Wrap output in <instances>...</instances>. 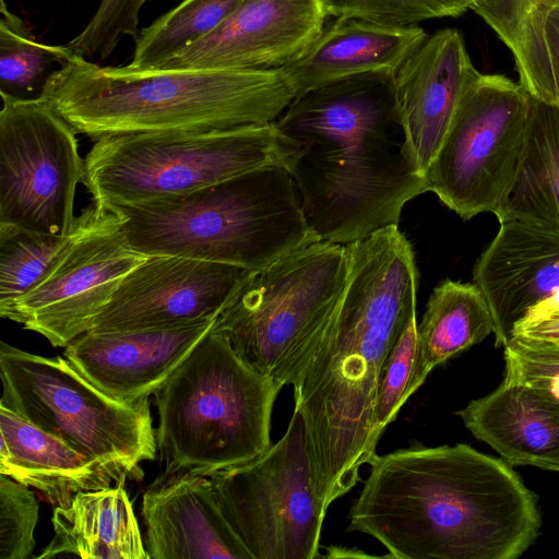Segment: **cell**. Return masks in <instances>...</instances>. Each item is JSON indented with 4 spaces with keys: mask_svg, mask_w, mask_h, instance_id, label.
<instances>
[{
    "mask_svg": "<svg viewBox=\"0 0 559 559\" xmlns=\"http://www.w3.org/2000/svg\"><path fill=\"white\" fill-rule=\"evenodd\" d=\"M344 289L298 382L301 413L324 507L360 480L377 455V390L384 361L416 316L418 271L411 242L397 225L346 245Z\"/></svg>",
    "mask_w": 559,
    "mask_h": 559,
    "instance_id": "cell-1",
    "label": "cell"
},
{
    "mask_svg": "<svg viewBox=\"0 0 559 559\" xmlns=\"http://www.w3.org/2000/svg\"><path fill=\"white\" fill-rule=\"evenodd\" d=\"M348 514L397 559H516L536 540V496L502 459L472 447L376 455Z\"/></svg>",
    "mask_w": 559,
    "mask_h": 559,
    "instance_id": "cell-2",
    "label": "cell"
},
{
    "mask_svg": "<svg viewBox=\"0 0 559 559\" xmlns=\"http://www.w3.org/2000/svg\"><path fill=\"white\" fill-rule=\"evenodd\" d=\"M299 146L290 169L317 240L347 245L399 225L427 192L401 120L393 74H368L295 96L274 121Z\"/></svg>",
    "mask_w": 559,
    "mask_h": 559,
    "instance_id": "cell-3",
    "label": "cell"
},
{
    "mask_svg": "<svg viewBox=\"0 0 559 559\" xmlns=\"http://www.w3.org/2000/svg\"><path fill=\"white\" fill-rule=\"evenodd\" d=\"M39 97L93 139L136 132H197L274 122L295 93L282 68L103 67L73 51Z\"/></svg>",
    "mask_w": 559,
    "mask_h": 559,
    "instance_id": "cell-4",
    "label": "cell"
},
{
    "mask_svg": "<svg viewBox=\"0 0 559 559\" xmlns=\"http://www.w3.org/2000/svg\"><path fill=\"white\" fill-rule=\"evenodd\" d=\"M116 210L139 253L176 255L257 271L317 241L290 169L267 166L183 197Z\"/></svg>",
    "mask_w": 559,
    "mask_h": 559,
    "instance_id": "cell-5",
    "label": "cell"
},
{
    "mask_svg": "<svg viewBox=\"0 0 559 559\" xmlns=\"http://www.w3.org/2000/svg\"><path fill=\"white\" fill-rule=\"evenodd\" d=\"M281 390L211 328L153 393L163 475L210 476L264 452Z\"/></svg>",
    "mask_w": 559,
    "mask_h": 559,
    "instance_id": "cell-6",
    "label": "cell"
},
{
    "mask_svg": "<svg viewBox=\"0 0 559 559\" xmlns=\"http://www.w3.org/2000/svg\"><path fill=\"white\" fill-rule=\"evenodd\" d=\"M296 142L274 122L197 132H136L96 139L83 185L109 209L175 199L267 166L293 168Z\"/></svg>",
    "mask_w": 559,
    "mask_h": 559,
    "instance_id": "cell-7",
    "label": "cell"
},
{
    "mask_svg": "<svg viewBox=\"0 0 559 559\" xmlns=\"http://www.w3.org/2000/svg\"><path fill=\"white\" fill-rule=\"evenodd\" d=\"M346 245L317 240L253 271L212 329L280 388L298 382L342 296Z\"/></svg>",
    "mask_w": 559,
    "mask_h": 559,
    "instance_id": "cell-8",
    "label": "cell"
},
{
    "mask_svg": "<svg viewBox=\"0 0 559 559\" xmlns=\"http://www.w3.org/2000/svg\"><path fill=\"white\" fill-rule=\"evenodd\" d=\"M0 405L100 463L123 485L141 480L157 452L148 399L118 401L63 356L45 357L0 343Z\"/></svg>",
    "mask_w": 559,
    "mask_h": 559,
    "instance_id": "cell-9",
    "label": "cell"
},
{
    "mask_svg": "<svg viewBox=\"0 0 559 559\" xmlns=\"http://www.w3.org/2000/svg\"><path fill=\"white\" fill-rule=\"evenodd\" d=\"M252 559L319 557L323 504L308 433L295 407L283 437L254 459L209 476Z\"/></svg>",
    "mask_w": 559,
    "mask_h": 559,
    "instance_id": "cell-10",
    "label": "cell"
},
{
    "mask_svg": "<svg viewBox=\"0 0 559 559\" xmlns=\"http://www.w3.org/2000/svg\"><path fill=\"white\" fill-rule=\"evenodd\" d=\"M531 105L519 82L478 72L427 169V192L464 221L495 214L520 167Z\"/></svg>",
    "mask_w": 559,
    "mask_h": 559,
    "instance_id": "cell-11",
    "label": "cell"
},
{
    "mask_svg": "<svg viewBox=\"0 0 559 559\" xmlns=\"http://www.w3.org/2000/svg\"><path fill=\"white\" fill-rule=\"evenodd\" d=\"M0 95V225L69 234L85 171L76 131L39 96Z\"/></svg>",
    "mask_w": 559,
    "mask_h": 559,
    "instance_id": "cell-12",
    "label": "cell"
},
{
    "mask_svg": "<svg viewBox=\"0 0 559 559\" xmlns=\"http://www.w3.org/2000/svg\"><path fill=\"white\" fill-rule=\"evenodd\" d=\"M121 225L120 214L107 207L29 292L0 309V316L56 347L90 331L122 280L147 259L128 245Z\"/></svg>",
    "mask_w": 559,
    "mask_h": 559,
    "instance_id": "cell-13",
    "label": "cell"
},
{
    "mask_svg": "<svg viewBox=\"0 0 559 559\" xmlns=\"http://www.w3.org/2000/svg\"><path fill=\"white\" fill-rule=\"evenodd\" d=\"M253 271L176 255H150L122 280L90 331L124 332L215 320Z\"/></svg>",
    "mask_w": 559,
    "mask_h": 559,
    "instance_id": "cell-14",
    "label": "cell"
},
{
    "mask_svg": "<svg viewBox=\"0 0 559 559\" xmlns=\"http://www.w3.org/2000/svg\"><path fill=\"white\" fill-rule=\"evenodd\" d=\"M328 17L322 0H245L212 33L159 67L283 68L313 41Z\"/></svg>",
    "mask_w": 559,
    "mask_h": 559,
    "instance_id": "cell-15",
    "label": "cell"
},
{
    "mask_svg": "<svg viewBox=\"0 0 559 559\" xmlns=\"http://www.w3.org/2000/svg\"><path fill=\"white\" fill-rule=\"evenodd\" d=\"M215 320L169 329L87 331L64 347L63 356L99 390L132 403L159 389Z\"/></svg>",
    "mask_w": 559,
    "mask_h": 559,
    "instance_id": "cell-16",
    "label": "cell"
},
{
    "mask_svg": "<svg viewBox=\"0 0 559 559\" xmlns=\"http://www.w3.org/2000/svg\"><path fill=\"white\" fill-rule=\"evenodd\" d=\"M477 74L463 36L454 28L427 36L393 74L396 107L425 178L465 88Z\"/></svg>",
    "mask_w": 559,
    "mask_h": 559,
    "instance_id": "cell-17",
    "label": "cell"
},
{
    "mask_svg": "<svg viewBox=\"0 0 559 559\" xmlns=\"http://www.w3.org/2000/svg\"><path fill=\"white\" fill-rule=\"evenodd\" d=\"M473 283L495 322V346L504 347L530 308L559 293V233L519 221L500 223L477 259Z\"/></svg>",
    "mask_w": 559,
    "mask_h": 559,
    "instance_id": "cell-18",
    "label": "cell"
},
{
    "mask_svg": "<svg viewBox=\"0 0 559 559\" xmlns=\"http://www.w3.org/2000/svg\"><path fill=\"white\" fill-rule=\"evenodd\" d=\"M148 559H252L225 519L209 476L162 475L143 495Z\"/></svg>",
    "mask_w": 559,
    "mask_h": 559,
    "instance_id": "cell-19",
    "label": "cell"
},
{
    "mask_svg": "<svg viewBox=\"0 0 559 559\" xmlns=\"http://www.w3.org/2000/svg\"><path fill=\"white\" fill-rule=\"evenodd\" d=\"M428 35L418 25L340 16L282 69L295 96L368 74H394Z\"/></svg>",
    "mask_w": 559,
    "mask_h": 559,
    "instance_id": "cell-20",
    "label": "cell"
},
{
    "mask_svg": "<svg viewBox=\"0 0 559 559\" xmlns=\"http://www.w3.org/2000/svg\"><path fill=\"white\" fill-rule=\"evenodd\" d=\"M456 415L510 463L559 472V402L536 389L502 381Z\"/></svg>",
    "mask_w": 559,
    "mask_h": 559,
    "instance_id": "cell-21",
    "label": "cell"
},
{
    "mask_svg": "<svg viewBox=\"0 0 559 559\" xmlns=\"http://www.w3.org/2000/svg\"><path fill=\"white\" fill-rule=\"evenodd\" d=\"M0 437V474L34 488L55 507L66 508L79 492L115 480L100 463L2 405Z\"/></svg>",
    "mask_w": 559,
    "mask_h": 559,
    "instance_id": "cell-22",
    "label": "cell"
},
{
    "mask_svg": "<svg viewBox=\"0 0 559 559\" xmlns=\"http://www.w3.org/2000/svg\"><path fill=\"white\" fill-rule=\"evenodd\" d=\"M51 522L53 537L37 559H148L122 485L79 492L68 507L55 508Z\"/></svg>",
    "mask_w": 559,
    "mask_h": 559,
    "instance_id": "cell-23",
    "label": "cell"
},
{
    "mask_svg": "<svg viewBox=\"0 0 559 559\" xmlns=\"http://www.w3.org/2000/svg\"><path fill=\"white\" fill-rule=\"evenodd\" d=\"M495 331L489 304L475 283L447 278L431 293L417 324V352L407 397L429 373Z\"/></svg>",
    "mask_w": 559,
    "mask_h": 559,
    "instance_id": "cell-24",
    "label": "cell"
},
{
    "mask_svg": "<svg viewBox=\"0 0 559 559\" xmlns=\"http://www.w3.org/2000/svg\"><path fill=\"white\" fill-rule=\"evenodd\" d=\"M559 233V109L532 97L524 150L512 188L495 213Z\"/></svg>",
    "mask_w": 559,
    "mask_h": 559,
    "instance_id": "cell-25",
    "label": "cell"
},
{
    "mask_svg": "<svg viewBox=\"0 0 559 559\" xmlns=\"http://www.w3.org/2000/svg\"><path fill=\"white\" fill-rule=\"evenodd\" d=\"M106 211L107 206L92 201L66 235L0 225V309L29 292Z\"/></svg>",
    "mask_w": 559,
    "mask_h": 559,
    "instance_id": "cell-26",
    "label": "cell"
},
{
    "mask_svg": "<svg viewBox=\"0 0 559 559\" xmlns=\"http://www.w3.org/2000/svg\"><path fill=\"white\" fill-rule=\"evenodd\" d=\"M245 0H182L140 29L132 67H155L217 28Z\"/></svg>",
    "mask_w": 559,
    "mask_h": 559,
    "instance_id": "cell-27",
    "label": "cell"
},
{
    "mask_svg": "<svg viewBox=\"0 0 559 559\" xmlns=\"http://www.w3.org/2000/svg\"><path fill=\"white\" fill-rule=\"evenodd\" d=\"M73 50L67 45L38 41L24 22L10 11L4 0L0 5V92L25 98L35 91L45 72L61 66Z\"/></svg>",
    "mask_w": 559,
    "mask_h": 559,
    "instance_id": "cell-28",
    "label": "cell"
},
{
    "mask_svg": "<svg viewBox=\"0 0 559 559\" xmlns=\"http://www.w3.org/2000/svg\"><path fill=\"white\" fill-rule=\"evenodd\" d=\"M328 16H352L395 25H418L456 17L469 10L471 0H322Z\"/></svg>",
    "mask_w": 559,
    "mask_h": 559,
    "instance_id": "cell-29",
    "label": "cell"
},
{
    "mask_svg": "<svg viewBox=\"0 0 559 559\" xmlns=\"http://www.w3.org/2000/svg\"><path fill=\"white\" fill-rule=\"evenodd\" d=\"M416 352L417 320L414 316L395 341L382 367L373 415V431L378 439L408 400L407 389L414 371Z\"/></svg>",
    "mask_w": 559,
    "mask_h": 559,
    "instance_id": "cell-30",
    "label": "cell"
},
{
    "mask_svg": "<svg viewBox=\"0 0 559 559\" xmlns=\"http://www.w3.org/2000/svg\"><path fill=\"white\" fill-rule=\"evenodd\" d=\"M147 1L102 0L90 22L68 46L86 58H107L122 38L138 37L140 14Z\"/></svg>",
    "mask_w": 559,
    "mask_h": 559,
    "instance_id": "cell-31",
    "label": "cell"
},
{
    "mask_svg": "<svg viewBox=\"0 0 559 559\" xmlns=\"http://www.w3.org/2000/svg\"><path fill=\"white\" fill-rule=\"evenodd\" d=\"M38 501L27 486L0 474V559H27L35 549Z\"/></svg>",
    "mask_w": 559,
    "mask_h": 559,
    "instance_id": "cell-32",
    "label": "cell"
},
{
    "mask_svg": "<svg viewBox=\"0 0 559 559\" xmlns=\"http://www.w3.org/2000/svg\"><path fill=\"white\" fill-rule=\"evenodd\" d=\"M503 381L559 377V342L512 337L504 346Z\"/></svg>",
    "mask_w": 559,
    "mask_h": 559,
    "instance_id": "cell-33",
    "label": "cell"
},
{
    "mask_svg": "<svg viewBox=\"0 0 559 559\" xmlns=\"http://www.w3.org/2000/svg\"><path fill=\"white\" fill-rule=\"evenodd\" d=\"M513 336L559 342V293L530 308L513 326Z\"/></svg>",
    "mask_w": 559,
    "mask_h": 559,
    "instance_id": "cell-34",
    "label": "cell"
},
{
    "mask_svg": "<svg viewBox=\"0 0 559 559\" xmlns=\"http://www.w3.org/2000/svg\"><path fill=\"white\" fill-rule=\"evenodd\" d=\"M545 37L556 90L555 106L559 109V3L552 5L547 13Z\"/></svg>",
    "mask_w": 559,
    "mask_h": 559,
    "instance_id": "cell-35",
    "label": "cell"
},
{
    "mask_svg": "<svg viewBox=\"0 0 559 559\" xmlns=\"http://www.w3.org/2000/svg\"><path fill=\"white\" fill-rule=\"evenodd\" d=\"M516 383L530 385L559 402V377L533 378Z\"/></svg>",
    "mask_w": 559,
    "mask_h": 559,
    "instance_id": "cell-36",
    "label": "cell"
},
{
    "mask_svg": "<svg viewBox=\"0 0 559 559\" xmlns=\"http://www.w3.org/2000/svg\"><path fill=\"white\" fill-rule=\"evenodd\" d=\"M324 557L325 558H366V557L368 558V557H374V556L364 552L362 550L356 549V548L331 546L328 548V551L324 555Z\"/></svg>",
    "mask_w": 559,
    "mask_h": 559,
    "instance_id": "cell-37",
    "label": "cell"
},
{
    "mask_svg": "<svg viewBox=\"0 0 559 559\" xmlns=\"http://www.w3.org/2000/svg\"><path fill=\"white\" fill-rule=\"evenodd\" d=\"M471 1H474V0H471ZM472 3V2H471Z\"/></svg>",
    "mask_w": 559,
    "mask_h": 559,
    "instance_id": "cell-38",
    "label": "cell"
}]
</instances>
